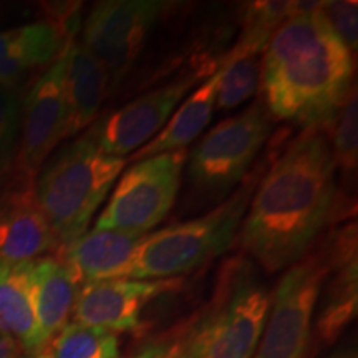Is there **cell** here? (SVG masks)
Segmentation results:
<instances>
[{"instance_id":"1","label":"cell","mask_w":358,"mask_h":358,"mask_svg":"<svg viewBox=\"0 0 358 358\" xmlns=\"http://www.w3.org/2000/svg\"><path fill=\"white\" fill-rule=\"evenodd\" d=\"M343 208L329 133L307 127L262 173L237 241L274 274L312 252Z\"/></svg>"},{"instance_id":"2","label":"cell","mask_w":358,"mask_h":358,"mask_svg":"<svg viewBox=\"0 0 358 358\" xmlns=\"http://www.w3.org/2000/svg\"><path fill=\"white\" fill-rule=\"evenodd\" d=\"M322 6L308 2L272 34L261 60V83L272 120L329 131L353 88L355 65Z\"/></svg>"},{"instance_id":"3","label":"cell","mask_w":358,"mask_h":358,"mask_svg":"<svg viewBox=\"0 0 358 358\" xmlns=\"http://www.w3.org/2000/svg\"><path fill=\"white\" fill-rule=\"evenodd\" d=\"M271 302L256 264L245 256L224 259L211 302L174 340L179 358H254Z\"/></svg>"},{"instance_id":"4","label":"cell","mask_w":358,"mask_h":358,"mask_svg":"<svg viewBox=\"0 0 358 358\" xmlns=\"http://www.w3.org/2000/svg\"><path fill=\"white\" fill-rule=\"evenodd\" d=\"M124 166L127 159L100 150L93 124L43 164L35 181V198L57 237L58 250L87 232Z\"/></svg>"},{"instance_id":"5","label":"cell","mask_w":358,"mask_h":358,"mask_svg":"<svg viewBox=\"0 0 358 358\" xmlns=\"http://www.w3.org/2000/svg\"><path fill=\"white\" fill-rule=\"evenodd\" d=\"M264 171L266 168L261 164L249 173L204 216L146 234L118 279H176L226 252L237 237Z\"/></svg>"},{"instance_id":"6","label":"cell","mask_w":358,"mask_h":358,"mask_svg":"<svg viewBox=\"0 0 358 358\" xmlns=\"http://www.w3.org/2000/svg\"><path fill=\"white\" fill-rule=\"evenodd\" d=\"M272 133V116L262 100L227 116L201 138L189 155L191 182L213 198L234 191Z\"/></svg>"},{"instance_id":"7","label":"cell","mask_w":358,"mask_h":358,"mask_svg":"<svg viewBox=\"0 0 358 358\" xmlns=\"http://www.w3.org/2000/svg\"><path fill=\"white\" fill-rule=\"evenodd\" d=\"M329 272L330 257L322 237L319 248L290 266L272 292L254 358H308L313 313Z\"/></svg>"},{"instance_id":"8","label":"cell","mask_w":358,"mask_h":358,"mask_svg":"<svg viewBox=\"0 0 358 358\" xmlns=\"http://www.w3.org/2000/svg\"><path fill=\"white\" fill-rule=\"evenodd\" d=\"M186 161L185 148L133 163L111 192L95 229L148 234L176 203Z\"/></svg>"},{"instance_id":"9","label":"cell","mask_w":358,"mask_h":358,"mask_svg":"<svg viewBox=\"0 0 358 358\" xmlns=\"http://www.w3.org/2000/svg\"><path fill=\"white\" fill-rule=\"evenodd\" d=\"M176 6L164 0H106L90 10L82 43L108 77V93L123 82L151 30Z\"/></svg>"},{"instance_id":"10","label":"cell","mask_w":358,"mask_h":358,"mask_svg":"<svg viewBox=\"0 0 358 358\" xmlns=\"http://www.w3.org/2000/svg\"><path fill=\"white\" fill-rule=\"evenodd\" d=\"M70 42L24 98L19 150L13 163V171L24 178H37L53 150L66 140L65 73Z\"/></svg>"},{"instance_id":"11","label":"cell","mask_w":358,"mask_h":358,"mask_svg":"<svg viewBox=\"0 0 358 358\" xmlns=\"http://www.w3.org/2000/svg\"><path fill=\"white\" fill-rule=\"evenodd\" d=\"M201 73L189 71L163 87L150 90L93 124L105 155L127 159L166 127L174 111L199 82Z\"/></svg>"},{"instance_id":"12","label":"cell","mask_w":358,"mask_h":358,"mask_svg":"<svg viewBox=\"0 0 358 358\" xmlns=\"http://www.w3.org/2000/svg\"><path fill=\"white\" fill-rule=\"evenodd\" d=\"M181 277L158 280L111 279L90 282L78 289L73 322L101 327L115 334L133 332L141 327V312L159 295L181 287Z\"/></svg>"},{"instance_id":"13","label":"cell","mask_w":358,"mask_h":358,"mask_svg":"<svg viewBox=\"0 0 358 358\" xmlns=\"http://www.w3.org/2000/svg\"><path fill=\"white\" fill-rule=\"evenodd\" d=\"M55 249L57 237L35 198V179L12 169L0 185V266L34 262Z\"/></svg>"},{"instance_id":"14","label":"cell","mask_w":358,"mask_h":358,"mask_svg":"<svg viewBox=\"0 0 358 358\" xmlns=\"http://www.w3.org/2000/svg\"><path fill=\"white\" fill-rule=\"evenodd\" d=\"M330 257V282L319 322L320 338L332 343L355 319L358 306L357 222H347L324 239Z\"/></svg>"},{"instance_id":"15","label":"cell","mask_w":358,"mask_h":358,"mask_svg":"<svg viewBox=\"0 0 358 358\" xmlns=\"http://www.w3.org/2000/svg\"><path fill=\"white\" fill-rule=\"evenodd\" d=\"M145 236L138 232L93 229L62 249L58 259L69 267L78 287L90 282L118 279Z\"/></svg>"},{"instance_id":"16","label":"cell","mask_w":358,"mask_h":358,"mask_svg":"<svg viewBox=\"0 0 358 358\" xmlns=\"http://www.w3.org/2000/svg\"><path fill=\"white\" fill-rule=\"evenodd\" d=\"M71 38L50 20L0 32V87H17L29 71L55 60Z\"/></svg>"},{"instance_id":"17","label":"cell","mask_w":358,"mask_h":358,"mask_svg":"<svg viewBox=\"0 0 358 358\" xmlns=\"http://www.w3.org/2000/svg\"><path fill=\"white\" fill-rule=\"evenodd\" d=\"M224 66H226V57L219 60L211 77L182 100L169 118L166 127L161 129L150 143H146L145 146H141L140 150H136L127 158V164L156 155L185 150L191 141L199 136L201 131L208 127L209 120L216 110V93Z\"/></svg>"},{"instance_id":"18","label":"cell","mask_w":358,"mask_h":358,"mask_svg":"<svg viewBox=\"0 0 358 358\" xmlns=\"http://www.w3.org/2000/svg\"><path fill=\"white\" fill-rule=\"evenodd\" d=\"M108 95V77L96 58L82 43L71 40L66 55L65 98L69 124L66 138L88 129Z\"/></svg>"},{"instance_id":"19","label":"cell","mask_w":358,"mask_h":358,"mask_svg":"<svg viewBox=\"0 0 358 358\" xmlns=\"http://www.w3.org/2000/svg\"><path fill=\"white\" fill-rule=\"evenodd\" d=\"M35 313L43 345L69 324L77 301L78 284L58 257H40L30 264Z\"/></svg>"},{"instance_id":"20","label":"cell","mask_w":358,"mask_h":358,"mask_svg":"<svg viewBox=\"0 0 358 358\" xmlns=\"http://www.w3.org/2000/svg\"><path fill=\"white\" fill-rule=\"evenodd\" d=\"M30 264L0 266V329L10 334L27 352H43L35 313Z\"/></svg>"},{"instance_id":"21","label":"cell","mask_w":358,"mask_h":358,"mask_svg":"<svg viewBox=\"0 0 358 358\" xmlns=\"http://www.w3.org/2000/svg\"><path fill=\"white\" fill-rule=\"evenodd\" d=\"M120 335L101 327L69 322L50 340V358H118Z\"/></svg>"},{"instance_id":"22","label":"cell","mask_w":358,"mask_h":358,"mask_svg":"<svg viewBox=\"0 0 358 358\" xmlns=\"http://www.w3.org/2000/svg\"><path fill=\"white\" fill-rule=\"evenodd\" d=\"M261 83V58L241 55L234 48L226 55V66L216 93V108L229 111L249 100Z\"/></svg>"},{"instance_id":"23","label":"cell","mask_w":358,"mask_h":358,"mask_svg":"<svg viewBox=\"0 0 358 358\" xmlns=\"http://www.w3.org/2000/svg\"><path fill=\"white\" fill-rule=\"evenodd\" d=\"M332 131V158L335 169H340L347 176L357 171L358 164V101L357 88L353 87L348 93L337 118L327 133Z\"/></svg>"},{"instance_id":"24","label":"cell","mask_w":358,"mask_h":358,"mask_svg":"<svg viewBox=\"0 0 358 358\" xmlns=\"http://www.w3.org/2000/svg\"><path fill=\"white\" fill-rule=\"evenodd\" d=\"M24 96L17 87H0V185L12 173L19 150Z\"/></svg>"},{"instance_id":"25","label":"cell","mask_w":358,"mask_h":358,"mask_svg":"<svg viewBox=\"0 0 358 358\" xmlns=\"http://www.w3.org/2000/svg\"><path fill=\"white\" fill-rule=\"evenodd\" d=\"M324 13L334 27L335 34L350 52L358 45V3L357 2H324Z\"/></svg>"},{"instance_id":"26","label":"cell","mask_w":358,"mask_h":358,"mask_svg":"<svg viewBox=\"0 0 358 358\" xmlns=\"http://www.w3.org/2000/svg\"><path fill=\"white\" fill-rule=\"evenodd\" d=\"M128 358H179V350L176 343H158V345L148 347L146 350L134 357Z\"/></svg>"},{"instance_id":"27","label":"cell","mask_w":358,"mask_h":358,"mask_svg":"<svg viewBox=\"0 0 358 358\" xmlns=\"http://www.w3.org/2000/svg\"><path fill=\"white\" fill-rule=\"evenodd\" d=\"M20 348V343L10 334L0 329V358H19Z\"/></svg>"},{"instance_id":"28","label":"cell","mask_w":358,"mask_h":358,"mask_svg":"<svg viewBox=\"0 0 358 358\" xmlns=\"http://www.w3.org/2000/svg\"><path fill=\"white\" fill-rule=\"evenodd\" d=\"M332 358H357V355H355V353L348 352V353H343V355H335Z\"/></svg>"},{"instance_id":"29","label":"cell","mask_w":358,"mask_h":358,"mask_svg":"<svg viewBox=\"0 0 358 358\" xmlns=\"http://www.w3.org/2000/svg\"><path fill=\"white\" fill-rule=\"evenodd\" d=\"M34 358H50L47 355V353H42V355H37V357H34Z\"/></svg>"}]
</instances>
